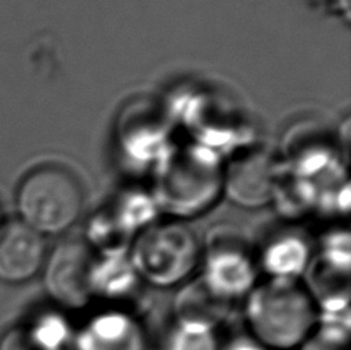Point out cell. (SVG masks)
<instances>
[{
    "mask_svg": "<svg viewBox=\"0 0 351 350\" xmlns=\"http://www.w3.org/2000/svg\"><path fill=\"white\" fill-rule=\"evenodd\" d=\"M253 270L248 261L236 255L213 256L208 264V275L205 283L211 290L227 298L241 296L253 284Z\"/></svg>",
    "mask_w": 351,
    "mask_h": 350,
    "instance_id": "9c48e42d",
    "label": "cell"
},
{
    "mask_svg": "<svg viewBox=\"0 0 351 350\" xmlns=\"http://www.w3.org/2000/svg\"><path fill=\"white\" fill-rule=\"evenodd\" d=\"M230 314V299L211 290L208 284H196L180 293L176 301L179 326L213 332Z\"/></svg>",
    "mask_w": 351,
    "mask_h": 350,
    "instance_id": "ba28073f",
    "label": "cell"
},
{
    "mask_svg": "<svg viewBox=\"0 0 351 350\" xmlns=\"http://www.w3.org/2000/svg\"><path fill=\"white\" fill-rule=\"evenodd\" d=\"M134 267L156 285H174L193 272L199 259L197 237L180 224L147 230L134 247Z\"/></svg>",
    "mask_w": 351,
    "mask_h": 350,
    "instance_id": "3957f363",
    "label": "cell"
},
{
    "mask_svg": "<svg viewBox=\"0 0 351 350\" xmlns=\"http://www.w3.org/2000/svg\"><path fill=\"white\" fill-rule=\"evenodd\" d=\"M247 321L265 349L291 350L311 336L317 312L308 293L291 279H274L252 293Z\"/></svg>",
    "mask_w": 351,
    "mask_h": 350,
    "instance_id": "6da1fadb",
    "label": "cell"
},
{
    "mask_svg": "<svg viewBox=\"0 0 351 350\" xmlns=\"http://www.w3.org/2000/svg\"><path fill=\"white\" fill-rule=\"evenodd\" d=\"M0 227H2V213H0Z\"/></svg>",
    "mask_w": 351,
    "mask_h": 350,
    "instance_id": "9a60e30c",
    "label": "cell"
},
{
    "mask_svg": "<svg viewBox=\"0 0 351 350\" xmlns=\"http://www.w3.org/2000/svg\"><path fill=\"white\" fill-rule=\"evenodd\" d=\"M28 330L45 350H65L73 342L71 327L58 315H43Z\"/></svg>",
    "mask_w": 351,
    "mask_h": 350,
    "instance_id": "30bf717a",
    "label": "cell"
},
{
    "mask_svg": "<svg viewBox=\"0 0 351 350\" xmlns=\"http://www.w3.org/2000/svg\"><path fill=\"white\" fill-rule=\"evenodd\" d=\"M223 350H268V349L259 345L254 338H245V336H243V338H236L231 341Z\"/></svg>",
    "mask_w": 351,
    "mask_h": 350,
    "instance_id": "5bb4252c",
    "label": "cell"
},
{
    "mask_svg": "<svg viewBox=\"0 0 351 350\" xmlns=\"http://www.w3.org/2000/svg\"><path fill=\"white\" fill-rule=\"evenodd\" d=\"M93 256L82 242H65L54 250L45 267L49 295L68 309H80L93 296Z\"/></svg>",
    "mask_w": 351,
    "mask_h": 350,
    "instance_id": "277c9868",
    "label": "cell"
},
{
    "mask_svg": "<svg viewBox=\"0 0 351 350\" xmlns=\"http://www.w3.org/2000/svg\"><path fill=\"white\" fill-rule=\"evenodd\" d=\"M167 350H217V341L210 330L178 326L167 341Z\"/></svg>",
    "mask_w": 351,
    "mask_h": 350,
    "instance_id": "8fae6325",
    "label": "cell"
},
{
    "mask_svg": "<svg viewBox=\"0 0 351 350\" xmlns=\"http://www.w3.org/2000/svg\"><path fill=\"white\" fill-rule=\"evenodd\" d=\"M74 350H143L139 324L125 314L99 315L73 336Z\"/></svg>",
    "mask_w": 351,
    "mask_h": 350,
    "instance_id": "52a82bcc",
    "label": "cell"
},
{
    "mask_svg": "<svg viewBox=\"0 0 351 350\" xmlns=\"http://www.w3.org/2000/svg\"><path fill=\"white\" fill-rule=\"evenodd\" d=\"M45 262V242L22 221L0 227V279L23 283L37 273Z\"/></svg>",
    "mask_w": 351,
    "mask_h": 350,
    "instance_id": "5b68a950",
    "label": "cell"
},
{
    "mask_svg": "<svg viewBox=\"0 0 351 350\" xmlns=\"http://www.w3.org/2000/svg\"><path fill=\"white\" fill-rule=\"evenodd\" d=\"M274 184V164L265 153L243 156L228 168L227 190L239 205L258 207L265 204L273 195Z\"/></svg>",
    "mask_w": 351,
    "mask_h": 350,
    "instance_id": "8992f818",
    "label": "cell"
},
{
    "mask_svg": "<svg viewBox=\"0 0 351 350\" xmlns=\"http://www.w3.org/2000/svg\"><path fill=\"white\" fill-rule=\"evenodd\" d=\"M0 350H45L28 329H12L3 336Z\"/></svg>",
    "mask_w": 351,
    "mask_h": 350,
    "instance_id": "4fadbf2b",
    "label": "cell"
},
{
    "mask_svg": "<svg viewBox=\"0 0 351 350\" xmlns=\"http://www.w3.org/2000/svg\"><path fill=\"white\" fill-rule=\"evenodd\" d=\"M350 335L333 334L317 329L316 335L308 336L299 350H350Z\"/></svg>",
    "mask_w": 351,
    "mask_h": 350,
    "instance_id": "7c38bea8",
    "label": "cell"
},
{
    "mask_svg": "<svg viewBox=\"0 0 351 350\" xmlns=\"http://www.w3.org/2000/svg\"><path fill=\"white\" fill-rule=\"evenodd\" d=\"M22 222L37 233L56 235L71 227L82 210V191L73 174L60 167L29 173L17 191Z\"/></svg>",
    "mask_w": 351,
    "mask_h": 350,
    "instance_id": "7a4b0ae2",
    "label": "cell"
}]
</instances>
